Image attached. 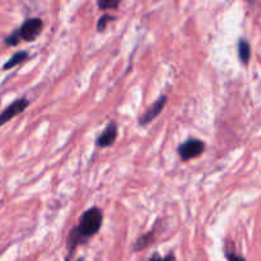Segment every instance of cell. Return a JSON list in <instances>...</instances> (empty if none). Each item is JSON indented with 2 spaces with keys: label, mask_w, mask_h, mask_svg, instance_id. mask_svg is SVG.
<instances>
[{
  "label": "cell",
  "mask_w": 261,
  "mask_h": 261,
  "mask_svg": "<svg viewBox=\"0 0 261 261\" xmlns=\"http://www.w3.org/2000/svg\"><path fill=\"white\" fill-rule=\"evenodd\" d=\"M102 222H103V213L98 206H92L82 214L78 226L71 228L68 234L66 246L69 254L66 261H71V256L76 247L88 244L89 240L98 233L102 227Z\"/></svg>",
  "instance_id": "obj_1"
},
{
  "label": "cell",
  "mask_w": 261,
  "mask_h": 261,
  "mask_svg": "<svg viewBox=\"0 0 261 261\" xmlns=\"http://www.w3.org/2000/svg\"><path fill=\"white\" fill-rule=\"evenodd\" d=\"M204 149H205V144L203 140L196 139V138H189L182 144L178 145L177 154L180 155L182 162H186V161L194 160L203 154Z\"/></svg>",
  "instance_id": "obj_2"
},
{
  "label": "cell",
  "mask_w": 261,
  "mask_h": 261,
  "mask_svg": "<svg viewBox=\"0 0 261 261\" xmlns=\"http://www.w3.org/2000/svg\"><path fill=\"white\" fill-rule=\"evenodd\" d=\"M42 28L43 22L40 18H31L20 25V28L18 30V35H19V38L27 41V42H33L42 32Z\"/></svg>",
  "instance_id": "obj_3"
},
{
  "label": "cell",
  "mask_w": 261,
  "mask_h": 261,
  "mask_svg": "<svg viewBox=\"0 0 261 261\" xmlns=\"http://www.w3.org/2000/svg\"><path fill=\"white\" fill-rule=\"evenodd\" d=\"M28 106H30V101H28L27 98H24V97L13 101L12 103L0 114V126L7 124L8 121H10V120H12L13 117L17 116V115L22 114Z\"/></svg>",
  "instance_id": "obj_4"
},
{
  "label": "cell",
  "mask_w": 261,
  "mask_h": 261,
  "mask_svg": "<svg viewBox=\"0 0 261 261\" xmlns=\"http://www.w3.org/2000/svg\"><path fill=\"white\" fill-rule=\"evenodd\" d=\"M166 103H167V96H161L160 98H158L157 101H155L154 103H153L152 106H150L149 109H148L147 111L139 117L138 121H139L140 126H145V125H148L149 122H152L153 120H154L155 117L162 112V110L165 109Z\"/></svg>",
  "instance_id": "obj_5"
},
{
  "label": "cell",
  "mask_w": 261,
  "mask_h": 261,
  "mask_svg": "<svg viewBox=\"0 0 261 261\" xmlns=\"http://www.w3.org/2000/svg\"><path fill=\"white\" fill-rule=\"evenodd\" d=\"M117 138V125L116 122H110L103 132L101 133L98 138L96 139V145L99 148L111 147Z\"/></svg>",
  "instance_id": "obj_6"
},
{
  "label": "cell",
  "mask_w": 261,
  "mask_h": 261,
  "mask_svg": "<svg viewBox=\"0 0 261 261\" xmlns=\"http://www.w3.org/2000/svg\"><path fill=\"white\" fill-rule=\"evenodd\" d=\"M237 50H239V59L242 64H249L250 59H251V46H250L249 41L245 38H241L237 45Z\"/></svg>",
  "instance_id": "obj_7"
},
{
  "label": "cell",
  "mask_w": 261,
  "mask_h": 261,
  "mask_svg": "<svg viewBox=\"0 0 261 261\" xmlns=\"http://www.w3.org/2000/svg\"><path fill=\"white\" fill-rule=\"evenodd\" d=\"M153 241H154V232H147V233L140 236L139 239L135 241L134 246H133V251H140V250L147 249L149 245H152Z\"/></svg>",
  "instance_id": "obj_8"
},
{
  "label": "cell",
  "mask_w": 261,
  "mask_h": 261,
  "mask_svg": "<svg viewBox=\"0 0 261 261\" xmlns=\"http://www.w3.org/2000/svg\"><path fill=\"white\" fill-rule=\"evenodd\" d=\"M28 58V53L27 51H19V53H15L7 63L3 65V70H10L12 68L17 66L18 64L23 63L24 60H27Z\"/></svg>",
  "instance_id": "obj_9"
},
{
  "label": "cell",
  "mask_w": 261,
  "mask_h": 261,
  "mask_svg": "<svg viewBox=\"0 0 261 261\" xmlns=\"http://www.w3.org/2000/svg\"><path fill=\"white\" fill-rule=\"evenodd\" d=\"M122 0H98V8L101 10L116 9Z\"/></svg>",
  "instance_id": "obj_10"
},
{
  "label": "cell",
  "mask_w": 261,
  "mask_h": 261,
  "mask_svg": "<svg viewBox=\"0 0 261 261\" xmlns=\"http://www.w3.org/2000/svg\"><path fill=\"white\" fill-rule=\"evenodd\" d=\"M114 19L115 18L111 17V15H109V14L102 15V17L98 19V22H97V31H98V32H103V31L106 30L109 22H111V20H114Z\"/></svg>",
  "instance_id": "obj_11"
},
{
  "label": "cell",
  "mask_w": 261,
  "mask_h": 261,
  "mask_svg": "<svg viewBox=\"0 0 261 261\" xmlns=\"http://www.w3.org/2000/svg\"><path fill=\"white\" fill-rule=\"evenodd\" d=\"M147 261H176V256L173 252H170L166 256H161L158 252H153L152 256L149 257Z\"/></svg>",
  "instance_id": "obj_12"
},
{
  "label": "cell",
  "mask_w": 261,
  "mask_h": 261,
  "mask_svg": "<svg viewBox=\"0 0 261 261\" xmlns=\"http://www.w3.org/2000/svg\"><path fill=\"white\" fill-rule=\"evenodd\" d=\"M224 255H226V259L228 261H246L242 255H239L234 252V250H224Z\"/></svg>",
  "instance_id": "obj_13"
},
{
  "label": "cell",
  "mask_w": 261,
  "mask_h": 261,
  "mask_svg": "<svg viewBox=\"0 0 261 261\" xmlns=\"http://www.w3.org/2000/svg\"><path fill=\"white\" fill-rule=\"evenodd\" d=\"M19 35H18V31H14L12 35H9L8 37H5L4 43L8 46H17L19 43Z\"/></svg>",
  "instance_id": "obj_14"
},
{
  "label": "cell",
  "mask_w": 261,
  "mask_h": 261,
  "mask_svg": "<svg viewBox=\"0 0 261 261\" xmlns=\"http://www.w3.org/2000/svg\"><path fill=\"white\" fill-rule=\"evenodd\" d=\"M76 261H83V259H79V260H76Z\"/></svg>",
  "instance_id": "obj_15"
}]
</instances>
